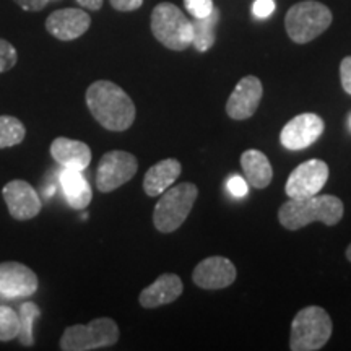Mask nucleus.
<instances>
[{
  "label": "nucleus",
  "mask_w": 351,
  "mask_h": 351,
  "mask_svg": "<svg viewBox=\"0 0 351 351\" xmlns=\"http://www.w3.org/2000/svg\"><path fill=\"white\" fill-rule=\"evenodd\" d=\"M86 106L106 130L124 132L134 124L137 109L119 85L109 80L91 83L86 90Z\"/></svg>",
  "instance_id": "obj_1"
},
{
  "label": "nucleus",
  "mask_w": 351,
  "mask_h": 351,
  "mask_svg": "<svg viewBox=\"0 0 351 351\" xmlns=\"http://www.w3.org/2000/svg\"><path fill=\"white\" fill-rule=\"evenodd\" d=\"M343 213V202L339 197L317 194L307 199H289L285 202L278 210V219L285 230L298 231L314 221L335 226L341 221Z\"/></svg>",
  "instance_id": "obj_2"
},
{
  "label": "nucleus",
  "mask_w": 351,
  "mask_h": 351,
  "mask_svg": "<svg viewBox=\"0 0 351 351\" xmlns=\"http://www.w3.org/2000/svg\"><path fill=\"white\" fill-rule=\"evenodd\" d=\"M333 324L330 315L320 306H307L291 322L289 350L317 351L330 340Z\"/></svg>",
  "instance_id": "obj_3"
},
{
  "label": "nucleus",
  "mask_w": 351,
  "mask_h": 351,
  "mask_svg": "<svg viewBox=\"0 0 351 351\" xmlns=\"http://www.w3.org/2000/svg\"><path fill=\"white\" fill-rule=\"evenodd\" d=\"M330 8L315 0H304L289 7L285 16V28L293 43L307 44L326 33L332 25Z\"/></svg>",
  "instance_id": "obj_4"
},
{
  "label": "nucleus",
  "mask_w": 351,
  "mask_h": 351,
  "mask_svg": "<svg viewBox=\"0 0 351 351\" xmlns=\"http://www.w3.org/2000/svg\"><path fill=\"white\" fill-rule=\"evenodd\" d=\"M152 33L171 51H186L192 46L194 28L184 12L174 3L161 2L152 12Z\"/></svg>",
  "instance_id": "obj_5"
},
{
  "label": "nucleus",
  "mask_w": 351,
  "mask_h": 351,
  "mask_svg": "<svg viewBox=\"0 0 351 351\" xmlns=\"http://www.w3.org/2000/svg\"><path fill=\"white\" fill-rule=\"evenodd\" d=\"M199 189L192 182L171 186L160 195L153 212V223L160 232H173L182 226L192 207H194Z\"/></svg>",
  "instance_id": "obj_6"
},
{
  "label": "nucleus",
  "mask_w": 351,
  "mask_h": 351,
  "mask_svg": "<svg viewBox=\"0 0 351 351\" xmlns=\"http://www.w3.org/2000/svg\"><path fill=\"white\" fill-rule=\"evenodd\" d=\"M119 340V327L111 317L93 319L86 326H72L65 328L59 346L64 351H91L108 348Z\"/></svg>",
  "instance_id": "obj_7"
},
{
  "label": "nucleus",
  "mask_w": 351,
  "mask_h": 351,
  "mask_svg": "<svg viewBox=\"0 0 351 351\" xmlns=\"http://www.w3.org/2000/svg\"><path fill=\"white\" fill-rule=\"evenodd\" d=\"M138 161L132 153L112 150L104 153L96 169V189L103 194L116 191L137 174Z\"/></svg>",
  "instance_id": "obj_8"
},
{
  "label": "nucleus",
  "mask_w": 351,
  "mask_h": 351,
  "mask_svg": "<svg viewBox=\"0 0 351 351\" xmlns=\"http://www.w3.org/2000/svg\"><path fill=\"white\" fill-rule=\"evenodd\" d=\"M328 174V166L322 160H309L289 174L285 192L289 199H307L317 195L326 186Z\"/></svg>",
  "instance_id": "obj_9"
},
{
  "label": "nucleus",
  "mask_w": 351,
  "mask_h": 351,
  "mask_svg": "<svg viewBox=\"0 0 351 351\" xmlns=\"http://www.w3.org/2000/svg\"><path fill=\"white\" fill-rule=\"evenodd\" d=\"M326 124L322 117L314 112H302L300 116L293 117L280 134V142L287 150L298 152L304 150L319 140L324 134Z\"/></svg>",
  "instance_id": "obj_10"
},
{
  "label": "nucleus",
  "mask_w": 351,
  "mask_h": 351,
  "mask_svg": "<svg viewBox=\"0 0 351 351\" xmlns=\"http://www.w3.org/2000/svg\"><path fill=\"white\" fill-rule=\"evenodd\" d=\"M3 200H5L8 213L13 219L26 221L33 219L41 212L43 204L36 189L23 179H13L2 189Z\"/></svg>",
  "instance_id": "obj_11"
},
{
  "label": "nucleus",
  "mask_w": 351,
  "mask_h": 351,
  "mask_svg": "<svg viewBox=\"0 0 351 351\" xmlns=\"http://www.w3.org/2000/svg\"><path fill=\"white\" fill-rule=\"evenodd\" d=\"M263 96V85L257 77L241 78L226 103V114L234 121H245L256 114Z\"/></svg>",
  "instance_id": "obj_12"
},
{
  "label": "nucleus",
  "mask_w": 351,
  "mask_h": 351,
  "mask_svg": "<svg viewBox=\"0 0 351 351\" xmlns=\"http://www.w3.org/2000/svg\"><path fill=\"white\" fill-rule=\"evenodd\" d=\"M38 275L20 262L0 263V295L5 298H28L38 291Z\"/></svg>",
  "instance_id": "obj_13"
},
{
  "label": "nucleus",
  "mask_w": 351,
  "mask_h": 351,
  "mask_svg": "<svg viewBox=\"0 0 351 351\" xmlns=\"http://www.w3.org/2000/svg\"><path fill=\"white\" fill-rule=\"evenodd\" d=\"M238 270L230 258L213 256L204 258L194 269L192 280L202 289H223L234 283Z\"/></svg>",
  "instance_id": "obj_14"
},
{
  "label": "nucleus",
  "mask_w": 351,
  "mask_h": 351,
  "mask_svg": "<svg viewBox=\"0 0 351 351\" xmlns=\"http://www.w3.org/2000/svg\"><path fill=\"white\" fill-rule=\"evenodd\" d=\"M91 26V16L82 8H60L46 20L47 33L59 41H73L85 34Z\"/></svg>",
  "instance_id": "obj_15"
},
{
  "label": "nucleus",
  "mask_w": 351,
  "mask_h": 351,
  "mask_svg": "<svg viewBox=\"0 0 351 351\" xmlns=\"http://www.w3.org/2000/svg\"><path fill=\"white\" fill-rule=\"evenodd\" d=\"M182 280L174 274H165L158 276L150 287H147L140 293L138 302L145 309H155V307L174 302L182 295Z\"/></svg>",
  "instance_id": "obj_16"
},
{
  "label": "nucleus",
  "mask_w": 351,
  "mask_h": 351,
  "mask_svg": "<svg viewBox=\"0 0 351 351\" xmlns=\"http://www.w3.org/2000/svg\"><path fill=\"white\" fill-rule=\"evenodd\" d=\"M51 156L65 169L85 171L91 163V148L80 140L57 137L51 143Z\"/></svg>",
  "instance_id": "obj_17"
},
{
  "label": "nucleus",
  "mask_w": 351,
  "mask_h": 351,
  "mask_svg": "<svg viewBox=\"0 0 351 351\" xmlns=\"http://www.w3.org/2000/svg\"><path fill=\"white\" fill-rule=\"evenodd\" d=\"M182 166L174 158L158 161L147 171L143 178V191L148 197H160L181 176Z\"/></svg>",
  "instance_id": "obj_18"
},
{
  "label": "nucleus",
  "mask_w": 351,
  "mask_h": 351,
  "mask_svg": "<svg viewBox=\"0 0 351 351\" xmlns=\"http://www.w3.org/2000/svg\"><path fill=\"white\" fill-rule=\"evenodd\" d=\"M60 186H62L65 200L73 210H85L91 204L93 192L82 171L65 169L60 173Z\"/></svg>",
  "instance_id": "obj_19"
},
{
  "label": "nucleus",
  "mask_w": 351,
  "mask_h": 351,
  "mask_svg": "<svg viewBox=\"0 0 351 351\" xmlns=\"http://www.w3.org/2000/svg\"><path fill=\"white\" fill-rule=\"evenodd\" d=\"M241 166H243L245 181L254 189H265L270 186L274 179V168L269 158L258 150H245L241 155Z\"/></svg>",
  "instance_id": "obj_20"
},
{
  "label": "nucleus",
  "mask_w": 351,
  "mask_h": 351,
  "mask_svg": "<svg viewBox=\"0 0 351 351\" xmlns=\"http://www.w3.org/2000/svg\"><path fill=\"white\" fill-rule=\"evenodd\" d=\"M219 20V10L213 8L205 19H194L192 20V28H194V39H192V46L199 52L208 51L215 44L217 38V25Z\"/></svg>",
  "instance_id": "obj_21"
},
{
  "label": "nucleus",
  "mask_w": 351,
  "mask_h": 351,
  "mask_svg": "<svg viewBox=\"0 0 351 351\" xmlns=\"http://www.w3.org/2000/svg\"><path fill=\"white\" fill-rule=\"evenodd\" d=\"M26 137L23 122L13 116H0V150L16 147Z\"/></svg>",
  "instance_id": "obj_22"
},
{
  "label": "nucleus",
  "mask_w": 351,
  "mask_h": 351,
  "mask_svg": "<svg viewBox=\"0 0 351 351\" xmlns=\"http://www.w3.org/2000/svg\"><path fill=\"white\" fill-rule=\"evenodd\" d=\"M41 315V309H39L38 304L28 301L23 302L20 307V333L16 339L20 340L21 345L25 346H33L34 345V335H33V324L36 322Z\"/></svg>",
  "instance_id": "obj_23"
},
{
  "label": "nucleus",
  "mask_w": 351,
  "mask_h": 351,
  "mask_svg": "<svg viewBox=\"0 0 351 351\" xmlns=\"http://www.w3.org/2000/svg\"><path fill=\"white\" fill-rule=\"evenodd\" d=\"M20 333V317L12 307L0 306V341H10Z\"/></svg>",
  "instance_id": "obj_24"
},
{
  "label": "nucleus",
  "mask_w": 351,
  "mask_h": 351,
  "mask_svg": "<svg viewBox=\"0 0 351 351\" xmlns=\"http://www.w3.org/2000/svg\"><path fill=\"white\" fill-rule=\"evenodd\" d=\"M16 60H19V54L13 44L0 38V73L12 70L16 65Z\"/></svg>",
  "instance_id": "obj_25"
},
{
  "label": "nucleus",
  "mask_w": 351,
  "mask_h": 351,
  "mask_svg": "<svg viewBox=\"0 0 351 351\" xmlns=\"http://www.w3.org/2000/svg\"><path fill=\"white\" fill-rule=\"evenodd\" d=\"M187 12L194 19H205L213 12V0H184Z\"/></svg>",
  "instance_id": "obj_26"
},
{
  "label": "nucleus",
  "mask_w": 351,
  "mask_h": 351,
  "mask_svg": "<svg viewBox=\"0 0 351 351\" xmlns=\"http://www.w3.org/2000/svg\"><path fill=\"white\" fill-rule=\"evenodd\" d=\"M275 0H256L252 3V15L258 20H265L275 12Z\"/></svg>",
  "instance_id": "obj_27"
},
{
  "label": "nucleus",
  "mask_w": 351,
  "mask_h": 351,
  "mask_svg": "<svg viewBox=\"0 0 351 351\" xmlns=\"http://www.w3.org/2000/svg\"><path fill=\"white\" fill-rule=\"evenodd\" d=\"M226 187H228V191H230L234 197H238V199H241V197H245L249 192L247 181H245L244 178H241V176H232V178L228 179Z\"/></svg>",
  "instance_id": "obj_28"
},
{
  "label": "nucleus",
  "mask_w": 351,
  "mask_h": 351,
  "mask_svg": "<svg viewBox=\"0 0 351 351\" xmlns=\"http://www.w3.org/2000/svg\"><path fill=\"white\" fill-rule=\"evenodd\" d=\"M340 82L346 93L351 95V56L345 57L340 64Z\"/></svg>",
  "instance_id": "obj_29"
},
{
  "label": "nucleus",
  "mask_w": 351,
  "mask_h": 351,
  "mask_svg": "<svg viewBox=\"0 0 351 351\" xmlns=\"http://www.w3.org/2000/svg\"><path fill=\"white\" fill-rule=\"evenodd\" d=\"M109 3L117 12H134L143 5V0H109Z\"/></svg>",
  "instance_id": "obj_30"
},
{
  "label": "nucleus",
  "mask_w": 351,
  "mask_h": 351,
  "mask_svg": "<svg viewBox=\"0 0 351 351\" xmlns=\"http://www.w3.org/2000/svg\"><path fill=\"white\" fill-rule=\"evenodd\" d=\"M13 2L26 12H39L49 3V0H13Z\"/></svg>",
  "instance_id": "obj_31"
},
{
  "label": "nucleus",
  "mask_w": 351,
  "mask_h": 351,
  "mask_svg": "<svg viewBox=\"0 0 351 351\" xmlns=\"http://www.w3.org/2000/svg\"><path fill=\"white\" fill-rule=\"evenodd\" d=\"M77 2L80 3L83 8H88V10L96 12V10H99L101 7H103L104 0H77Z\"/></svg>",
  "instance_id": "obj_32"
},
{
  "label": "nucleus",
  "mask_w": 351,
  "mask_h": 351,
  "mask_svg": "<svg viewBox=\"0 0 351 351\" xmlns=\"http://www.w3.org/2000/svg\"><path fill=\"white\" fill-rule=\"evenodd\" d=\"M346 258H348V261L351 262V244L348 245V247H346Z\"/></svg>",
  "instance_id": "obj_33"
},
{
  "label": "nucleus",
  "mask_w": 351,
  "mask_h": 351,
  "mask_svg": "<svg viewBox=\"0 0 351 351\" xmlns=\"http://www.w3.org/2000/svg\"><path fill=\"white\" fill-rule=\"evenodd\" d=\"M350 124H351V119H350Z\"/></svg>",
  "instance_id": "obj_34"
}]
</instances>
